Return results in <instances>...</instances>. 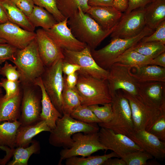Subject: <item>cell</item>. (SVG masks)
<instances>
[{"label":"cell","instance_id":"obj_35","mask_svg":"<svg viewBox=\"0 0 165 165\" xmlns=\"http://www.w3.org/2000/svg\"><path fill=\"white\" fill-rule=\"evenodd\" d=\"M73 119L88 124L98 123L101 121L88 106L81 105L70 115Z\"/></svg>","mask_w":165,"mask_h":165},{"label":"cell","instance_id":"obj_46","mask_svg":"<svg viewBox=\"0 0 165 165\" xmlns=\"http://www.w3.org/2000/svg\"><path fill=\"white\" fill-rule=\"evenodd\" d=\"M62 68L64 75H67L79 71L81 68L77 64L68 63L64 61L63 59Z\"/></svg>","mask_w":165,"mask_h":165},{"label":"cell","instance_id":"obj_20","mask_svg":"<svg viewBox=\"0 0 165 165\" xmlns=\"http://www.w3.org/2000/svg\"><path fill=\"white\" fill-rule=\"evenodd\" d=\"M86 13L104 30H109L116 26L123 14L110 6L90 7Z\"/></svg>","mask_w":165,"mask_h":165},{"label":"cell","instance_id":"obj_22","mask_svg":"<svg viewBox=\"0 0 165 165\" xmlns=\"http://www.w3.org/2000/svg\"><path fill=\"white\" fill-rule=\"evenodd\" d=\"M34 82L41 88L42 93V109L40 120H44L51 130L56 127V122L62 115L57 110L52 103L43 85L41 77L36 79Z\"/></svg>","mask_w":165,"mask_h":165},{"label":"cell","instance_id":"obj_26","mask_svg":"<svg viewBox=\"0 0 165 165\" xmlns=\"http://www.w3.org/2000/svg\"><path fill=\"white\" fill-rule=\"evenodd\" d=\"M131 74L137 82H165V68L156 65H146L136 68L135 72Z\"/></svg>","mask_w":165,"mask_h":165},{"label":"cell","instance_id":"obj_47","mask_svg":"<svg viewBox=\"0 0 165 165\" xmlns=\"http://www.w3.org/2000/svg\"><path fill=\"white\" fill-rule=\"evenodd\" d=\"M129 6L128 0H113L112 7L122 13L125 12Z\"/></svg>","mask_w":165,"mask_h":165},{"label":"cell","instance_id":"obj_3","mask_svg":"<svg viewBox=\"0 0 165 165\" xmlns=\"http://www.w3.org/2000/svg\"><path fill=\"white\" fill-rule=\"evenodd\" d=\"M11 61L17 67L20 74V81L34 82L41 77L45 69L35 38L24 49H18Z\"/></svg>","mask_w":165,"mask_h":165},{"label":"cell","instance_id":"obj_12","mask_svg":"<svg viewBox=\"0 0 165 165\" xmlns=\"http://www.w3.org/2000/svg\"><path fill=\"white\" fill-rule=\"evenodd\" d=\"M145 7L123 13L115 28L111 34V39L128 38L138 35L146 26Z\"/></svg>","mask_w":165,"mask_h":165},{"label":"cell","instance_id":"obj_24","mask_svg":"<svg viewBox=\"0 0 165 165\" xmlns=\"http://www.w3.org/2000/svg\"><path fill=\"white\" fill-rule=\"evenodd\" d=\"M9 21L27 31L34 32L35 28L30 22L27 17L10 0L0 2Z\"/></svg>","mask_w":165,"mask_h":165},{"label":"cell","instance_id":"obj_33","mask_svg":"<svg viewBox=\"0 0 165 165\" xmlns=\"http://www.w3.org/2000/svg\"><path fill=\"white\" fill-rule=\"evenodd\" d=\"M128 49L134 50L153 59L165 52V45L158 42H142L139 41Z\"/></svg>","mask_w":165,"mask_h":165},{"label":"cell","instance_id":"obj_4","mask_svg":"<svg viewBox=\"0 0 165 165\" xmlns=\"http://www.w3.org/2000/svg\"><path fill=\"white\" fill-rule=\"evenodd\" d=\"M154 31L146 26L138 35L128 38L111 39L110 42L98 50H91L92 56L97 64L108 70L116 59L144 37L152 34Z\"/></svg>","mask_w":165,"mask_h":165},{"label":"cell","instance_id":"obj_21","mask_svg":"<svg viewBox=\"0 0 165 165\" xmlns=\"http://www.w3.org/2000/svg\"><path fill=\"white\" fill-rule=\"evenodd\" d=\"M22 94L21 89L14 96L5 99L2 93L0 94V123L19 120L21 114Z\"/></svg>","mask_w":165,"mask_h":165},{"label":"cell","instance_id":"obj_37","mask_svg":"<svg viewBox=\"0 0 165 165\" xmlns=\"http://www.w3.org/2000/svg\"><path fill=\"white\" fill-rule=\"evenodd\" d=\"M102 106L98 105L88 106L96 116L103 123H107L113 118V113L111 103H106Z\"/></svg>","mask_w":165,"mask_h":165},{"label":"cell","instance_id":"obj_30","mask_svg":"<svg viewBox=\"0 0 165 165\" xmlns=\"http://www.w3.org/2000/svg\"><path fill=\"white\" fill-rule=\"evenodd\" d=\"M28 19L35 28L41 27L44 30L51 28L57 23L53 16L44 8L35 5Z\"/></svg>","mask_w":165,"mask_h":165},{"label":"cell","instance_id":"obj_2","mask_svg":"<svg viewBox=\"0 0 165 165\" xmlns=\"http://www.w3.org/2000/svg\"><path fill=\"white\" fill-rule=\"evenodd\" d=\"M99 130L97 123H86L73 119L70 115L63 114L57 120L56 127L50 132L49 141L54 147L68 148L73 143L72 136L75 134L97 132Z\"/></svg>","mask_w":165,"mask_h":165},{"label":"cell","instance_id":"obj_16","mask_svg":"<svg viewBox=\"0 0 165 165\" xmlns=\"http://www.w3.org/2000/svg\"><path fill=\"white\" fill-rule=\"evenodd\" d=\"M38 53L45 67H50L59 60L63 59L61 49L43 28L35 32Z\"/></svg>","mask_w":165,"mask_h":165},{"label":"cell","instance_id":"obj_56","mask_svg":"<svg viewBox=\"0 0 165 165\" xmlns=\"http://www.w3.org/2000/svg\"><path fill=\"white\" fill-rule=\"evenodd\" d=\"M3 0H0V1H3Z\"/></svg>","mask_w":165,"mask_h":165},{"label":"cell","instance_id":"obj_51","mask_svg":"<svg viewBox=\"0 0 165 165\" xmlns=\"http://www.w3.org/2000/svg\"><path fill=\"white\" fill-rule=\"evenodd\" d=\"M156 65L165 68V52H163L153 59Z\"/></svg>","mask_w":165,"mask_h":165},{"label":"cell","instance_id":"obj_1","mask_svg":"<svg viewBox=\"0 0 165 165\" xmlns=\"http://www.w3.org/2000/svg\"><path fill=\"white\" fill-rule=\"evenodd\" d=\"M68 25L74 36L86 44L91 50L95 49L111 35L117 25L109 30H104L80 7L75 14L68 19Z\"/></svg>","mask_w":165,"mask_h":165},{"label":"cell","instance_id":"obj_25","mask_svg":"<svg viewBox=\"0 0 165 165\" xmlns=\"http://www.w3.org/2000/svg\"><path fill=\"white\" fill-rule=\"evenodd\" d=\"M146 26L155 31L165 20V0H154L145 7Z\"/></svg>","mask_w":165,"mask_h":165},{"label":"cell","instance_id":"obj_45","mask_svg":"<svg viewBox=\"0 0 165 165\" xmlns=\"http://www.w3.org/2000/svg\"><path fill=\"white\" fill-rule=\"evenodd\" d=\"M154 0H128L129 6L124 13H127L138 8L145 7Z\"/></svg>","mask_w":165,"mask_h":165},{"label":"cell","instance_id":"obj_41","mask_svg":"<svg viewBox=\"0 0 165 165\" xmlns=\"http://www.w3.org/2000/svg\"><path fill=\"white\" fill-rule=\"evenodd\" d=\"M3 67L0 66V75L7 79L11 81L19 80L20 74L17 70V67L5 61Z\"/></svg>","mask_w":165,"mask_h":165},{"label":"cell","instance_id":"obj_52","mask_svg":"<svg viewBox=\"0 0 165 165\" xmlns=\"http://www.w3.org/2000/svg\"><path fill=\"white\" fill-rule=\"evenodd\" d=\"M8 21L7 15L0 4V24H3Z\"/></svg>","mask_w":165,"mask_h":165},{"label":"cell","instance_id":"obj_7","mask_svg":"<svg viewBox=\"0 0 165 165\" xmlns=\"http://www.w3.org/2000/svg\"><path fill=\"white\" fill-rule=\"evenodd\" d=\"M20 81L22 94L21 114L18 120L22 125L32 124L40 120L42 91L34 82Z\"/></svg>","mask_w":165,"mask_h":165},{"label":"cell","instance_id":"obj_31","mask_svg":"<svg viewBox=\"0 0 165 165\" xmlns=\"http://www.w3.org/2000/svg\"><path fill=\"white\" fill-rule=\"evenodd\" d=\"M30 146L24 148L18 147L13 149V159L7 163L8 165H27L28 160L33 154L39 153L40 146L38 141L32 140Z\"/></svg>","mask_w":165,"mask_h":165},{"label":"cell","instance_id":"obj_32","mask_svg":"<svg viewBox=\"0 0 165 165\" xmlns=\"http://www.w3.org/2000/svg\"><path fill=\"white\" fill-rule=\"evenodd\" d=\"M57 7L62 14L68 18L78 10L80 7L86 13L90 7L88 4V0H56Z\"/></svg>","mask_w":165,"mask_h":165},{"label":"cell","instance_id":"obj_43","mask_svg":"<svg viewBox=\"0 0 165 165\" xmlns=\"http://www.w3.org/2000/svg\"><path fill=\"white\" fill-rule=\"evenodd\" d=\"M160 140L165 141V115L156 121L147 131Z\"/></svg>","mask_w":165,"mask_h":165},{"label":"cell","instance_id":"obj_48","mask_svg":"<svg viewBox=\"0 0 165 165\" xmlns=\"http://www.w3.org/2000/svg\"><path fill=\"white\" fill-rule=\"evenodd\" d=\"M79 73L78 71L70 75L63 76L67 86L70 88L75 87L77 84Z\"/></svg>","mask_w":165,"mask_h":165},{"label":"cell","instance_id":"obj_54","mask_svg":"<svg viewBox=\"0 0 165 165\" xmlns=\"http://www.w3.org/2000/svg\"><path fill=\"white\" fill-rule=\"evenodd\" d=\"M7 43L6 42L2 39L0 38V43Z\"/></svg>","mask_w":165,"mask_h":165},{"label":"cell","instance_id":"obj_23","mask_svg":"<svg viewBox=\"0 0 165 165\" xmlns=\"http://www.w3.org/2000/svg\"><path fill=\"white\" fill-rule=\"evenodd\" d=\"M51 130L46 121L43 120H40L32 124L21 125L16 133V147H27L34 136L42 132H50Z\"/></svg>","mask_w":165,"mask_h":165},{"label":"cell","instance_id":"obj_49","mask_svg":"<svg viewBox=\"0 0 165 165\" xmlns=\"http://www.w3.org/2000/svg\"><path fill=\"white\" fill-rule=\"evenodd\" d=\"M113 0H88V4L90 7L112 6Z\"/></svg>","mask_w":165,"mask_h":165},{"label":"cell","instance_id":"obj_6","mask_svg":"<svg viewBox=\"0 0 165 165\" xmlns=\"http://www.w3.org/2000/svg\"><path fill=\"white\" fill-rule=\"evenodd\" d=\"M111 102L113 117L110 122L98 123L101 127L111 129L116 133L128 136L134 131L131 111L128 100L117 91Z\"/></svg>","mask_w":165,"mask_h":165},{"label":"cell","instance_id":"obj_38","mask_svg":"<svg viewBox=\"0 0 165 165\" xmlns=\"http://www.w3.org/2000/svg\"><path fill=\"white\" fill-rule=\"evenodd\" d=\"M35 5L42 7L51 13L57 22L65 19L58 9L56 0H32Z\"/></svg>","mask_w":165,"mask_h":165},{"label":"cell","instance_id":"obj_39","mask_svg":"<svg viewBox=\"0 0 165 165\" xmlns=\"http://www.w3.org/2000/svg\"><path fill=\"white\" fill-rule=\"evenodd\" d=\"M0 87H3L6 91L3 95L5 99H8L17 94L21 90L20 81V80L11 81L6 78H2L0 81Z\"/></svg>","mask_w":165,"mask_h":165},{"label":"cell","instance_id":"obj_53","mask_svg":"<svg viewBox=\"0 0 165 165\" xmlns=\"http://www.w3.org/2000/svg\"><path fill=\"white\" fill-rule=\"evenodd\" d=\"M7 147L6 146H5L3 147H0V149L6 151V150L7 149Z\"/></svg>","mask_w":165,"mask_h":165},{"label":"cell","instance_id":"obj_19","mask_svg":"<svg viewBox=\"0 0 165 165\" xmlns=\"http://www.w3.org/2000/svg\"><path fill=\"white\" fill-rule=\"evenodd\" d=\"M127 136L144 151L158 159L165 157V142L145 130H134Z\"/></svg>","mask_w":165,"mask_h":165},{"label":"cell","instance_id":"obj_40","mask_svg":"<svg viewBox=\"0 0 165 165\" xmlns=\"http://www.w3.org/2000/svg\"><path fill=\"white\" fill-rule=\"evenodd\" d=\"M140 42H158L165 44V20L159 24L152 34L144 37Z\"/></svg>","mask_w":165,"mask_h":165},{"label":"cell","instance_id":"obj_18","mask_svg":"<svg viewBox=\"0 0 165 165\" xmlns=\"http://www.w3.org/2000/svg\"><path fill=\"white\" fill-rule=\"evenodd\" d=\"M36 36L35 32L25 30L9 21L0 24V38L18 49L25 48Z\"/></svg>","mask_w":165,"mask_h":165},{"label":"cell","instance_id":"obj_27","mask_svg":"<svg viewBox=\"0 0 165 165\" xmlns=\"http://www.w3.org/2000/svg\"><path fill=\"white\" fill-rule=\"evenodd\" d=\"M0 123V147H8L13 149L16 147L18 129L21 125L18 120Z\"/></svg>","mask_w":165,"mask_h":165},{"label":"cell","instance_id":"obj_42","mask_svg":"<svg viewBox=\"0 0 165 165\" xmlns=\"http://www.w3.org/2000/svg\"><path fill=\"white\" fill-rule=\"evenodd\" d=\"M18 49L7 43H0V64L7 60L11 61Z\"/></svg>","mask_w":165,"mask_h":165},{"label":"cell","instance_id":"obj_9","mask_svg":"<svg viewBox=\"0 0 165 165\" xmlns=\"http://www.w3.org/2000/svg\"><path fill=\"white\" fill-rule=\"evenodd\" d=\"M72 138L73 143L71 147L60 151L58 165L61 164L63 160L72 157H86L100 150H108L100 142L98 132L83 134L78 132L74 134Z\"/></svg>","mask_w":165,"mask_h":165},{"label":"cell","instance_id":"obj_17","mask_svg":"<svg viewBox=\"0 0 165 165\" xmlns=\"http://www.w3.org/2000/svg\"><path fill=\"white\" fill-rule=\"evenodd\" d=\"M138 95L147 105L165 110V82H138Z\"/></svg>","mask_w":165,"mask_h":165},{"label":"cell","instance_id":"obj_50","mask_svg":"<svg viewBox=\"0 0 165 165\" xmlns=\"http://www.w3.org/2000/svg\"><path fill=\"white\" fill-rule=\"evenodd\" d=\"M102 165H126V163L122 158L112 159L111 158L105 161Z\"/></svg>","mask_w":165,"mask_h":165},{"label":"cell","instance_id":"obj_44","mask_svg":"<svg viewBox=\"0 0 165 165\" xmlns=\"http://www.w3.org/2000/svg\"><path fill=\"white\" fill-rule=\"evenodd\" d=\"M13 2L27 17L32 11L35 5L32 0H10Z\"/></svg>","mask_w":165,"mask_h":165},{"label":"cell","instance_id":"obj_13","mask_svg":"<svg viewBox=\"0 0 165 165\" xmlns=\"http://www.w3.org/2000/svg\"><path fill=\"white\" fill-rule=\"evenodd\" d=\"M132 68L118 63H114L111 67L107 81L112 96L120 89L133 95H138V82L131 75Z\"/></svg>","mask_w":165,"mask_h":165},{"label":"cell","instance_id":"obj_10","mask_svg":"<svg viewBox=\"0 0 165 165\" xmlns=\"http://www.w3.org/2000/svg\"><path fill=\"white\" fill-rule=\"evenodd\" d=\"M63 60L80 67L78 72L101 80H107L109 71L99 66L92 57L90 48L87 46L82 50L73 51L62 49Z\"/></svg>","mask_w":165,"mask_h":165},{"label":"cell","instance_id":"obj_28","mask_svg":"<svg viewBox=\"0 0 165 165\" xmlns=\"http://www.w3.org/2000/svg\"><path fill=\"white\" fill-rule=\"evenodd\" d=\"M115 63H119L135 68L148 64L156 65L153 59L129 49L118 57Z\"/></svg>","mask_w":165,"mask_h":165},{"label":"cell","instance_id":"obj_29","mask_svg":"<svg viewBox=\"0 0 165 165\" xmlns=\"http://www.w3.org/2000/svg\"><path fill=\"white\" fill-rule=\"evenodd\" d=\"M61 99L63 115H70L75 109L81 105V98L75 87L73 89L69 88L67 86L64 78Z\"/></svg>","mask_w":165,"mask_h":165},{"label":"cell","instance_id":"obj_11","mask_svg":"<svg viewBox=\"0 0 165 165\" xmlns=\"http://www.w3.org/2000/svg\"><path fill=\"white\" fill-rule=\"evenodd\" d=\"M63 59H61L51 66L45 67L41 76L44 87L52 103L63 115L62 93L64 86L62 71Z\"/></svg>","mask_w":165,"mask_h":165},{"label":"cell","instance_id":"obj_55","mask_svg":"<svg viewBox=\"0 0 165 165\" xmlns=\"http://www.w3.org/2000/svg\"><path fill=\"white\" fill-rule=\"evenodd\" d=\"M2 93V88L0 87V94Z\"/></svg>","mask_w":165,"mask_h":165},{"label":"cell","instance_id":"obj_36","mask_svg":"<svg viewBox=\"0 0 165 165\" xmlns=\"http://www.w3.org/2000/svg\"><path fill=\"white\" fill-rule=\"evenodd\" d=\"M153 157L145 151H138L131 152L122 159L126 165H146L147 161Z\"/></svg>","mask_w":165,"mask_h":165},{"label":"cell","instance_id":"obj_5","mask_svg":"<svg viewBox=\"0 0 165 165\" xmlns=\"http://www.w3.org/2000/svg\"><path fill=\"white\" fill-rule=\"evenodd\" d=\"M78 73L75 88L82 105H103L111 102L112 97L107 80H101Z\"/></svg>","mask_w":165,"mask_h":165},{"label":"cell","instance_id":"obj_14","mask_svg":"<svg viewBox=\"0 0 165 165\" xmlns=\"http://www.w3.org/2000/svg\"><path fill=\"white\" fill-rule=\"evenodd\" d=\"M98 134L101 143L121 158L131 152L144 151L127 136L116 133L111 129L101 127Z\"/></svg>","mask_w":165,"mask_h":165},{"label":"cell","instance_id":"obj_34","mask_svg":"<svg viewBox=\"0 0 165 165\" xmlns=\"http://www.w3.org/2000/svg\"><path fill=\"white\" fill-rule=\"evenodd\" d=\"M114 157H119L114 152L102 156L81 157L74 156L66 159L65 164L66 165H102L108 159Z\"/></svg>","mask_w":165,"mask_h":165},{"label":"cell","instance_id":"obj_8","mask_svg":"<svg viewBox=\"0 0 165 165\" xmlns=\"http://www.w3.org/2000/svg\"><path fill=\"white\" fill-rule=\"evenodd\" d=\"M122 90L130 107L134 130L148 131L156 121L165 115V110L147 105L138 95H133Z\"/></svg>","mask_w":165,"mask_h":165},{"label":"cell","instance_id":"obj_15","mask_svg":"<svg viewBox=\"0 0 165 165\" xmlns=\"http://www.w3.org/2000/svg\"><path fill=\"white\" fill-rule=\"evenodd\" d=\"M68 18H65L50 28L45 30L61 49L73 51L81 50L87 45L74 36L68 26Z\"/></svg>","mask_w":165,"mask_h":165}]
</instances>
